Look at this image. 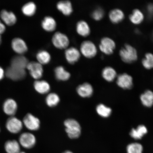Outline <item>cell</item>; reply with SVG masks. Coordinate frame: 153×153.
I'll return each mask as SVG.
<instances>
[{"mask_svg": "<svg viewBox=\"0 0 153 153\" xmlns=\"http://www.w3.org/2000/svg\"><path fill=\"white\" fill-rule=\"evenodd\" d=\"M102 77L108 82L113 81L117 76L116 71L111 67H106L103 70L102 73Z\"/></svg>", "mask_w": 153, "mask_h": 153, "instance_id": "27", "label": "cell"}, {"mask_svg": "<svg viewBox=\"0 0 153 153\" xmlns=\"http://www.w3.org/2000/svg\"><path fill=\"white\" fill-rule=\"evenodd\" d=\"M25 153V152H20V153Z\"/></svg>", "mask_w": 153, "mask_h": 153, "instance_id": "41", "label": "cell"}, {"mask_svg": "<svg viewBox=\"0 0 153 153\" xmlns=\"http://www.w3.org/2000/svg\"><path fill=\"white\" fill-rule=\"evenodd\" d=\"M4 148L7 153H19L20 152V144L16 140H8L5 143Z\"/></svg>", "mask_w": 153, "mask_h": 153, "instance_id": "24", "label": "cell"}, {"mask_svg": "<svg viewBox=\"0 0 153 153\" xmlns=\"http://www.w3.org/2000/svg\"><path fill=\"white\" fill-rule=\"evenodd\" d=\"M36 141L35 136L28 132L22 133L19 138L20 144L24 148L27 149L33 148L36 144Z\"/></svg>", "mask_w": 153, "mask_h": 153, "instance_id": "9", "label": "cell"}, {"mask_svg": "<svg viewBox=\"0 0 153 153\" xmlns=\"http://www.w3.org/2000/svg\"><path fill=\"white\" fill-rule=\"evenodd\" d=\"M34 87L36 91L42 94L48 93L51 89L50 85L49 83L43 80H36L34 82Z\"/></svg>", "mask_w": 153, "mask_h": 153, "instance_id": "20", "label": "cell"}, {"mask_svg": "<svg viewBox=\"0 0 153 153\" xmlns=\"http://www.w3.org/2000/svg\"><path fill=\"white\" fill-rule=\"evenodd\" d=\"M142 64L147 69L153 68V54L150 53H147L145 55V58L142 60Z\"/></svg>", "mask_w": 153, "mask_h": 153, "instance_id": "34", "label": "cell"}, {"mask_svg": "<svg viewBox=\"0 0 153 153\" xmlns=\"http://www.w3.org/2000/svg\"><path fill=\"white\" fill-rule=\"evenodd\" d=\"M52 42L55 47L60 49H66L70 44L68 36L60 32H55L53 34Z\"/></svg>", "mask_w": 153, "mask_h": 153, "instance_id": "3", "label": "cell"}, {"mask_svg": "<svg viewBox=\"0 0 153 153\" xmlns=\"http://www.w3.org/2000/svg\"><path fill=\"white\" fill-rule=\"evenodd\" d=\"M1 34H0V45H1Z\"/></svg>", "mask_w": 153, "mask_h": 153, "instance_id": "40", "label": "cell"}, {"mask_svg": "<svg viewBox=\"0 0 153 153\" xmlns=\"http://www.w3.org/2000/svg\"><path fill=\"white\" fill-rule=\"evenodd\" d=\"M117 83L124 89H130L133 85V78L127 74H120L118 76Z\"/></svg>", "mask_w": 153, "mask_h": 153, "instance_id": "14", "label": "cell"}, {"mask_svg": "<svg viewBox=\"0 0 153 153\" xmlns=\"http://www.w3.org/2000/svg\"><path fill=\"white\" fill-rule=\"evenodd\" d=\"M55 75L56 79L61 81H66L69 79L71 74L62 66H58L55 68Z\"/></svg>", "mask_w": 153, "mask_h": 153, "instance_id": "22", "label": "cell"}, {"mask_svg": "<svg viewBox=\"0 0 153 153\" xmlns=\"http://www.w3.org/2000/svg\"><path fill=\"white\" fill-rule=\"evenodd\" d=\"M37 7L35 3L30 1L27 3L22 7V11L23 14L27 16H31L35 14Z\"/></svg>", "mask_w": 153, "mask_h": 153, "instance_id": "29", "label": "cell"}, {"mask_svg": "<svg viewBox=\"0 0 153 153\" xmlns=\"http://www.w3.org/2000/svg\"><path fill=\"white\" fill-rule=\"evenodd\" d=\"M80 52L88 58H92L97 54V50L94 44L90 41H83L80 46Z\"/></svg>", "mask_w": 153, "mask_h": 153, "instance_id": "5", "label": "cell"}, {"mask_svg": "<svg viewBox=\"0 0 153 153\" xmlns=\"http://www.w3.org/2000/svg\"><path fill=\"white\" fill-rule=\"evenodd\" d=\"M60 101V97L58 95L55 93L49 94L46 98V102L48 106L50 107L56 106Z\"/></svg>", "mask_w": 153, "mask_h": 153, "instance_id": "31", "label": "cell"}, {"mask_svg": "<svg viewBox=\"0 0 153 153\" xmlns=\"http://www.w3.org/2000/svg\"><path fill=\"white\" fill-rule=\"evenodd\" d=\"M5 74L9 79L14 81H19L25 78L26 72L25 69L10 66L6 69Z\"/></svg>", "mask_w": 153, "mask_h": 153, "instance_id": "4", "label": "cell"}, {"mask_svg": "<svg viewBox=\"0 0 153 153\" xmlns=\"http://www.w3.org/2000/svg\"><path fill=\"white\" fill-rule=\"evenodd\" d=\"M5 29L4 24H3L0 20V34L3 33L5 31Z\"/></svg>", "mask_w": 153, "mask_h": 153, "instance_id": "37", "label": "cell"}, {"mask_svg": "<svg viewBox=\"0 0 153 153\" xmlns=\"http://www.w3.org/2000/svg\"><path fill=\"white\" fill-rule=\"evenodd\" d=\"M76 91L80 97L86 98L91 97L92 95L93 89L91 84L85 83L78 86Z\"/></svg>", "mask_w": 153, "mask_h": 153, "instance_id": "16", "label": "cell"}, {"mask_svg": "<svg viewBox=\"0 0 153 153\" xmlns=\"http://www.w3.org/2000/svg\"><path fill=\"white\" fill-rule=\"evenodd\" d=\"M120 55L124 62L129 64L135 62L137 59L136 50L128 44H126L120 50Z\"/></svg>", "mask_w": 153, "mask_h": 153, "instance_id": "2", "label": "cell"}, {"mask_svg": "<svg viewBox=\"0 0 153 153\" xmlns=\"http://www.w3.org/2000/svg\"><path fill=\"white\" fill-rule=\"evenodd\" d=\"M26 68L34 79L39 80L43 76V68L42 65L37 62H29Z\"/></svg>", "mask_w": 153, "mask_h": 153, "instance_id": "7", "label": "cell"}, {"mask_svg": "<svg viewBox=\"0 0 153 153\" xmlns=\"http://www.w3.org/2000/svg\"><path fill=\"white\" fill-rule=\"evenodd\" d=\"M140 100L145 106L150 107L153 105V92L151 91H147L141 95Z\"/></svg>", "mask_w": 153, "mask_h": 153, "instance_id": "28", "label": "cell"}, {"mask_svg": "<svg viewBox=\"0 0 153 153\" xmlns=\"http://www.w3.org/2000/svg\"><path fill=\"white\" fill-rule=\"evenodd\" d=\"M3 108L5 114L11 117L14 116L18 110V105L14 99H8L4 102Z\"/></svg>", "mask_w": 153, "mask_h": 153, "instance_id": "13", "label": "cell"}, {"mask_svg": "<svg viewBox=\"0 0 153 153\" xmlns=\"http://www.w3.org/2000/svg\"><path fill=\"white\" fill-rule=\"evenodd\" d=\"M23 124L27 128L31 131H37L40 126L39 119L30 114H28L25 116Z\"/></svg>", "mask_w": 153, "mask_h": 153, "instance_id": "8", "label": "cell"}, {"mask_svg": "<svg viewBox=\"0 0 153 153\" xmlns=\"http://www.w3.org/2000/svg\"><path fill=\"white\" fill-rule=\"evenodd\" d=\"M5 72L2 68L0 66V81L3 79L4 76Z\"/></svg>", "mask_w": 153, "mask_h": 153, "instance_id": "38", "label": "cell"}, {"mask_svg": "<svg viewBox=\"0 0 153 153\" xmlns=\"http://www.w3.org/2000/svg\"><path fill=\"white\" fill-rule=\"evenodd\" d=\"M36 58L38 62L42 65H46L50 62L51 57L48 51L45 50H41L36 54Z\"/></svg>", "mask_w": 153, "mask_h": 153, "instance_id": "26", "label": "cell"}, {"mask_svg": "<svg viewBox=\"0 0 153 153\" xmlns=\"http://www.w3.org/2000/svg\"><path fill=\"white\" fill-rule=\"evenodd\" d=\"M0 131H1V129H0Z\"/></svg>", "mask_w": 153, "mask_h": 153, "instance_id": "42", "label": "cell"}, {"mask_svg": "<svg viewBox=\"0 0 153 153\" xmlns=\"http://www.w3.org/2000/svg\"><path fill=\"white\" fill-rule=\"evenodd\" d=\"M66 131L70 139H76L80 137L81 133V126L76 120L68 119L64 122Z\"/></svg>", "mask_w": 153, "mask_h": 153, "instance_id": "1", "label": "cell"}, {"mask_svg": "<svg viewBox=\"0 0 153 153\" xmlns=\"http://www.w3.org/2000/svg\"><path fill=\"white\" fill-rule=\"evenodd\" d=\"M76 28L78 33L83 37H87L90 34V28L88 24L85 21H79L76 24Z\"/></svg>", "mask_w": 153, "mask_h": 153, "instance_id": "21", "label": "cell"}, {"mask_svg": "<svg viewBox=\"0 0 153 153\" xmlns=\"http://www.w3.org/2000/svg\"><path fill=\"white\" fill-rule=\"evenodd\" d=\"M11 47L15 52L20 55L24 54L28 51V47L25 42L19 38H15L13 39Z\"/></svg>", "mask_w": 153, "mask_h": 153, "instance_id": "12", "label": "cell"}, {"mask_svg": "<svg viewBox=\"0 0 153 153\" xmlns=\"http://www.w3.org/2000/svg\"><path fill=\"white\" fill-rule=\"evenodd\" d=\"M23 122L18 118L14 116L10 117L6 123V128L7 131L13 134H18L22 131Z\"/></svg>", "mask_w": 153, "mask_h": 153, "instance_id": "6", "label": "cell"}, {"mask_svg": "<svg viewBox=\"0 0 153 153\" xmlns=\"http://www.w3.org/2000/svg\"><path fill=\"white\" fill-rule=\"evenodd\" d=\"M110 21L114 24H117L123 20L124 15L121 10L115 9L112 10L109 14Z\"/></svg>", "mask_w": 153, "mask_h": 153, "instance_id": "23", "label": "cell"}, {"mask_svg": "<svg viewBox=\"0 0 153 153\" xmlns=\"http://www.w3.org/2000/svg\"><path fill=\"white\" fill-rule=\"evenodd\" d=\"M127 150V153H143V147L139 143H132L128 145Z\"/></svg>", "mask_w": 153, "mask_h": 153, "instance_id": "33", "label": "cell"}, {"mask_svg": "<svg viewBox=\"0 0 153 153\" xmlns=\"http://www.w3.org/2000/svg\"><path fill=\"white\" fill-rule=\"evenodd\" d=\"M29 62L27 59L26 57L22 55H17L11 59L10 66L25 70Z\"/></svg>", "mask_w": 153, "mask_h": 153, "instance_id": "15", "label": "cell"}, {"mask_svg": "<svg viewBox=\"0 0 153 153\" xmlns=\"http://www.w3.org/2000/svg\"><path fill=\"white\" fill-rule=\"evenodd\" d=\"M63 153H73L71 152V151H66V152H63Z\"/></svg>", "mask_w": 153, "mask_h": 153, "instance_id": "39", "label": "cell"}, {"mask_svg": "<svg viewBox=\"0 0 153 153\" xmlns=\"http://www.w3.org/2000/svg\"><path fill=\"white\" fill-rule=\"evenodd\" d=\"M104 11L102 9L98 8L95 9L91 14V16L94 19L97 21L101 20L104 16Z\"/></svg>", "mask_w": 153, "mask_h": 153, "instance_id": "35", "label": "cell"}, {"mask_svg": "<svg viewBox=\"0 0 153 153\" xmlns=\"http://www.w3.org/2000/svg\"><path fill=\"white\" fill-rule=\"evenodd\" d=\"M65 56L69 63L74 64L79 60L81 57V53L75 47L67 48L65 51Z\"/></svg>", "mask_w": 153, "mask_h": 153, "instance_id": "11", "label": "cell"}, {"mask_svg": "<svg viewBox=\"0 0 153 153\" xmlns=\"http://www.w3.org/2000/svg\"><path fill=\"white\" fill-rule=\"evenodd\" d=\"M57 9L66 16H69L73 11L71 3L69 1H62L57 3Z\"/></svg>", "mask_w": 153, "mask_h": 153, "instance_id": "19", "label": "cell"}, {"mask_svg": "<svg viewBox=\"0 0 153 153\" xmlns=\"http://www.w3.org/2000/svg\"><path fill=\"white\" fill-rule=\"evenodd\" d=\"M97 113L103 117H108L111 113V109L102 104H99L97 107Z\"/></svg>", "mask_w": 153, "mask_h": 153, "instance_id": "32", "label": "cell"}, {"mask_svg": "<svg viewBox=\"0 0 153 153\" xmlns=\"http://www.w3.org/2000/svg\"><path fill=\"white\" fill-rule=\"evenodd\" d=\"M129 19L133 24L138 25L141 23L144 19V15L141 11L138 9L134 10L130 15Z\"/></svg>", "mask_w": 153, "mask_h": 153, "instance_id": "30", "label": "cell"}, {"mask_svg": "<svg viewBox=\"0 0 153 153\" xmlns=\"http://www.w3.org/2000/svg\"><path fill=\"white\" fill-rule=\"evenodd\" d=\"M148 11L149 16L152 17L153 15V4H150L148 6Z\"/></svg>", "mask_w": 153, "mask_h": 153, "instance_id": "36", "label": "cell"}, {"mask_svg": "<svg viewBox=\"0 0 153 153\" xmlns=\"http://www.w3.org/2000/svg\"><path fill=\"white\" fill-rule=\"evenodd\" d=\"M2 20L7 25L11 26L14 25L17 21L16 15L11 11L3 10L0 13Z\"/></svg>", "mask_w": 153, "mask_h": 153, "instance_id": "17", "label": "cell"}, {"mask_svg": "<svg viewBox=\"0 0 153 153\" xmlns=\"http://www.w3.org/2000/svg\"><path fill=\"white\" fill-rule=\"evenodd\" d=\"M116 48V44L111 38L104 37L101 39L99 48L100 51L106 55L112 54Z\"/></svg>", "mask_w": 153, "mask_h": 153, "instance_id": "10", "label": "cell"}, {"mask_svg": "<svg viewBox=\"0 0 153 153\" xmlns=\"http://www.w3.org/2000/svg\"><path fill=\"white\" fill-rule=\"evenodd\" d=\"M41 26L44 30L47 32H53L56 29L57 24L56 21L52 17L48 16L42 21Z\"/></svg>", "mask_w": 153, "mask_h": 153, "instance_id": "18", "label": "cell"}, {"mask_svg": "<svg viewBox=\"0 0 153 153\" xmlns=\"http://www.w3.org/2000/svg\"><path fill=\"white\" fill-rule=\"evenodd\" d=\"M148 132L146 128L143 125L138 126L136 129L131 130L130 135L133 138L136 140L140 139Z\"/></svg>", "mask_w": 153, "mask_h": 153, "instance_id": "25", "label": "cell"}]
</instances>
